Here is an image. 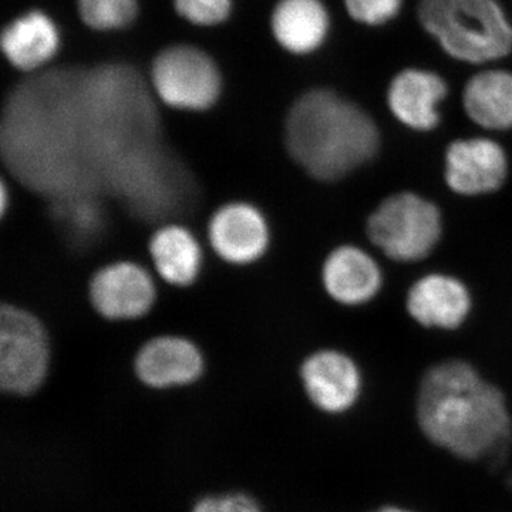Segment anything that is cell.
<instances>
[{"instance_id":"cell-1","label":"cell","mask_w":512,"mask_h":512,"mask_svg":"<svg viewBox=\"0 0 512 512\" xmlns=\"http://www.w3.org/2000/svg\"><path fill=\"white\" fill-rule=\"evenodd\" d=\"M77 77L79 66L29 74L3 107V161L20 184L50 201L97 195L80 151Z\"/></svg>"},{"instance_id":"cell-2","label":"cell","mask_w":512,"mask_h":512,"mask_svg":"<svg viewBox=\"0 0 512 512\" xmlns=\"http://www.w3.org/2000/svg\"><path fill=\"white\" fill-rule=\"evenodd\" d=\"M417 419L437 446L470 461L501 466L510 453L512 421L504 394L470 363L446 360L420 383Z\"/></svg>"},{"instance_id":"cell-3","label":"cell","mask_w":512,"mask_h":512,"mask_svg":"<svg viewBox=\"0 0 512 512\" xmlns=\"http://www.w3.org/2000/svg\"><path fill=\"white\" fill-rule=\"evenodd\" d=\"M289 156L318 181H338L375 158L380 133L359 104L326 87L302 93L285 120Z\"/></svg>"},{"instance_id":"cell-4","label":"cell","mask_w":512,"mask_h":512,"mask_svg":"<svg viewBox=\"0 0 512 512\" xmlns=\"http://www.w3.org/2000/svg\"><path fill=\"white\" fill-rule=\"evenodd\" d=\"M417 19L457 62L485 66L512 53V22L500 0H417Z\"/></svg>"},{"instance_id":"cell-5","label":"cell","mask_w":512,"mask_h":512,"mask_svg":"<svg viewBox=\"0 0 512 512\" xmlns=\"http://www.w3.org/2000/svg\"><path fill=\"white\" fill-rule=\"evenodd\" d=\"M366 234L387 258L419 262L439 244L443 217L434 202L416 192H397L369 215Z\"/></svg>"},{"instance_id":"cell-6","label":"cell","mask_w":512,"mask_h":512,"mask_svg":"<svg viewBox=\"0 0 512 512\" xmlns=\"http://www.w3.org/2000/svg\"><path fill=\"white\" fill-rule=\"evenodd\" d=\"M148 82L157 100L175 110L211 109L222 93L220 67L205 50L192 45L161 50L151 64Z\"/></svg>"},{"instance_id":"cell-7","label":"cell","mask_w":512,"mask_h":512,"mask_svg":"<svg viewBox=\"0 0 512 512\" xmlns=\"http://www.w3.org/2000/svg\"><path fill=\"white\" fill-rule=\"evenodd\" d=\"M49 366L45 326L15 305L0 311V387L13 394H30L42 386Z\"/></svg>"},{"instance_id":"cell-8","label":"cell","mask_w":512,"mask_h":512,"mask_svg":"<svg viewBox=\"0 0 512 512\" xmlns=\"http://www.w3.org/2000/svg\"><path fill=\"white\" fill-rule=\"evenodd\" d=\"M508 168L504 147L487 137L458 138L448 144L444 156L448 188L464 197L500 190L507 180Z\"/></svg>"},{"instance_id":"cell-9","label":"cell","mask_w":512,"mask_h":512,"mask_svg":"<svg viewBox=\"0 0 512 512\" xmlns=\"http://www.w3.org/2000/svg\"><path fill=\"white\" fill-rule=\"evenodd\" d=\"M156 284L143 266L114 262L99 269L90 281V301L103 318L138 319L156 302Z\"/></svg>"},{"instance_id":"cell-10","label":"cell","mask_w":512,"mask_h":512,"mask_svg":"<svg viewBox=\"0 0 512 512\" xmlns=\"http://www.w3.org/2000/svg\"><path fill=\"white\" fill-rule=\"evenodd\" d=\"M212 249L228 264L248 265L265 254L269 228L262 212L247 202H229L208 224Z\"/></svg>"},{"instance_id":"cell-11","label":"cell","mask_w":512,"mask_h":512,"mask_svg":"<svg viewBox=\"0 0 512 512\" xmlns=\"http://www.w3.org/2000/svg\"><path fill=\"white\" fill-rule=\"evenodd\" d=\"M448 96L446 80L433 70L406 67L387 87V107L394 119L410 130L426 131L439 127L440 104Z\"/></svg>"},{"instance_id":"cell-12","label":"cell","mask_w":512,"mask_h":512,"mask_svg":"<svg viewBox=\"0 0 512 512\" xmlns=\"http://www.w3.org/2000/svg\"><path fill=\"white\" fill-rule=\"evenodd\" d=\"M303 386L319 409L342 413L356 403L362 389L359 367L348 355L319 350L303 362Z\"/></svg>"},{"instance_id":"cell-13","label":"cell","mask_w":512,"mask_h":512,"mask_svg":"<svg viewBox=\"0 0 512 512\" xmlns=\"http://www.w3.org/2000/svg\"><path fill=\"white\" fill-rule=\"evenodd\" d=\"M0 45L10 66L29 76L47 69L59 53L62 35L46 12L32 9L10 20L3 28Z\"/></svg>"},{"instance_id":"cell-14","label":"cell","mask_w":512,"mask_h":512,"mask_svg":"<svg viewBox=\"0 0 512 512\" xmlns=\"http://www.w3.org/2000/svg\"><path fill=\"white\" fill-rule=\"evenodd\" d=\"M471 295L460 279L446 274H429L409 289L406 308L424 328H460L471 312Z\"/></svg>"},{"instance_id":"cell-15","label":"cell","mask_w":512,"mask_h":512,"mask_svg":"<svg viewBox=\"0 0 512 512\" xmlns=\"http://www.w3.org/2000/svg\"><path fill=\"white\" fill-rule=\"evenodd\" d=\"M322 282L333 301L360 306L376 298L383 274L372 255L355 245H342L325 259Z\"/></svg>"},{"instance_id":"cell-16","label":"cell","mask_w":512,"mask_h":512,"mask_svg":"<svg viewBox=\"0 0 512 512\" xmlns=\"http://www.w3.org/2000/svg\"><path fill=\"white\" fill-rule=\"evenodd\" d=\"M271 32L279 47L293 56H311L328 42L332 19L323 0H278Z\"/></svg>"},{"instance_id":"cell-17","label":"cell","mask_w":512,"mask_h":512,"mask_svg":"<svg viewBox=\"0 0 512 512\" xmlns=\"http://www.w3.org/2000/svg\"><path fill=\"white\" fill-rule=\"evenodd\" d=\"M204 360L194 343L180 336L148 340L136 357V373L147 386H180L201 376Z\"/></svg>"},{"instance_id":"cell-18","label":"cell","mask_w":512,"mask_h":512,"mask_svg":"<svg viewBox=\"0 0 512 512\" xmlns=\"http://www.w3.org/2000/svg\"><path fill=\"white\" fill-rule=\"evenodd\" d=\"M468 119L488 131L512 128V72L487 67L467 80L463 89Z\"/></svg>"},{"instance_id":"cell-19","label":"cell","mask_w":512,"mask_h":512,"mask_svg":"<svg viewBox=\"0 0 512 512\" xmlns=\"http://www.w3.org/2000/svg\"><path fill=\"white\" fill-rule=\"evenodd\" d=\"M148 249L154 268L168 284L190 286L200 275L201 245L183 225L167 224L158 228Z\"/></svg>"},{"instance_id":"cell-20","label":"cell","mask_w":512,"mask_h":512,"mask_svg":"<svg viewBox=\"0 0 512 512\" xmlns=\"http://www.w3.org/2000/svg\"><path fill=\"white\" fill-rule=\"evenodd\" d=\"M52 217L64 238L76 248H89L106 227L99 195H72L52 201Z\"/></svg>"},{"instance_id":"cell-21","label":"cell","mask_w":512,"mask_h":512,"mask_svg":"<svg viewBox=\"0 0 512 512\" xmlns=\"http://www.w3.org/2000/svg\"><path fill=\"white\" fill-rule=\"evenodd\" d=\"M77 12L87 28L116 32L130 28L138 18V0H76Z\"/></svg>"},{"instance_id":"cell-22","label":"cell","mask_w":512,"mask_h":512,"mask_svg":"<svg viewBox=\"0 0 512 512\" xmlns=\"http://www.w3.org/2000/svg\"><path fill=\"white\" fill-rule=\"evenodd\" d=\"M175 12L194 26L215 28L227 22L232 0H173Z\"/></svg>"},{"instance_id":"cell-23","label":"cell","mask_w":512,"mask_h":512,"mask_svg":"<svg viewBox=\"0 0 512 512\" xmlns=\"http://www.w3.org/2000/svg\"><path fill=\"white\" fill-rule=\"evenodd\" d=\"M343 3L350 19L359 25L379 28L400 15L404 0H343Z\"/></svg>"},{"instance_id":"cell-24","label":"cell","mask_w":512,"mask_h":512,"mask_svg":"<svg viewBox=\"0 0 512 512\" xmlns=\"http://www.w3.org/2000/svg\"><path fill=\"white\" fill-rule=\"evenodd\" d=\"M192 512H261L247 495L235 494L220 498H205Z\"/></svg>"},{"instance_id":"cell-25","label":"cell","mask_w":512,"mask_h":512,"mask_svg":"<svg viewBox=\"0 0 512 512\" xmlns=\"http://www.w3.org/2000/svg\"><path fill=\"white\" fill-rule=\"evenodd\" d=\"M8 190H6V185L3 184L2 187V211L5 212L6 207H8Z\"/></svg>"},{"instance_id":"cell-26","label":"cell","mask_w":512,"mask_h":512,"mask_svg":"<svg viewBox=\"0 0 512 512\" xmlns=\"http://www.w3.org/2000/svg\"><path fill=\"white\" fill-rule=\"evenodd\" d=\"M377 512H409V511L400 510V508L387 507V508H383V510H380Z\"/></svg>"},{"instance_id":"cell-27","label":"cell","mask_w":512,"mask_h":512,"mask_svg":"<svg viewBox=\"0 0 512 512\" xmlns=\"http://www.w3.org/2000/svg\"><path fill=\"white\" fill-rule=\"evenodd\" d=\"M508 483H510V487L512 488V476L510 477V480H508Z\"/></svg>"}]
</instances>
